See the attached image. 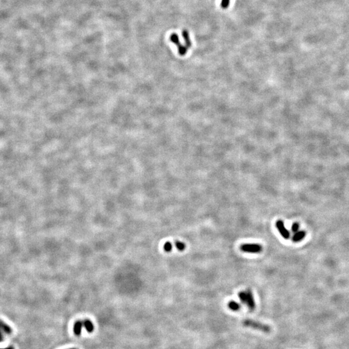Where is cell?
Listing matches in <instances>:
<instances>
[{
    "label": "cell",
    "mask_w": 349,
    "mask_h": 349,
    "mask_svg": "<svg viewBox=\"0 0 349 349\" xmlns=\"http://www.w3.org/2000/svg\"><path fill=\"white\" fill-rule=\"evenodd\" d=\"M240 249L242 251L246 252V253H251V254H258L263 250V247L261 245L259 244H255V243H246V244H243L241 246Z\"/></svg>",
    "instance_id": "3957f363"
},
{
    "label": "cell",
    "mask_w": 349,
    "mask_h": 349,
    "mask_svg": "<svg viewBox=\"0 0 349 349\" xmlns=\"http://www.w3.org/2000/svg\"><path fill=\"white\" fill-rule=\"evenodd\" d=\"M246 293V305L249 308V309L250 310H254L255 308V303L253 296V293H252L251 291L250 290H247Z\"/></svg>",
    "instance_id": "52a82bcc"
},
{
    "label": "cell",
    "mask_w": 349,
    "mask_h": 349,
    "mask_svg": "<svg viewBox=\"0 0 349 349\" xmlns=\"http://www.w3.org/2000/svg\"><path fill=\"white\" fill-rule=\"evenodd\" d=\"M12 333V329L9 325L0 320V342H2L6 335Z\"/></svg>",
    "instance_id": "8992f818"
},
{
    "label": "cell",
    "mask_w": 349,
    "mask_h": 349,
    "mask_svg": "<svg viewBox=\"0 0 349 349\" xmlns=\"http://www.w3.org/2000/svg\"><path fill=\"white\" fill-rule=\"evenodd\" d=\"M306 235V232L305 231H298L295 233L292 237V241L294 242H299L303 239Z\"/></svg>",
    "instance_id": "ba28073f"
},
{
    "label": "cell",
    "mask_w": 349,
    "mask_h": 349,
    "mask_svg": "<svg viewBox=\"0 0 349 349\" xmlns=\"http://www.w3.org/2000/svg\"><path fill=\"white\" fill-rule=\"evenodd\" d=\"M164 249L165 251H167V252L171 251L172 250L171 243L170 242H166L164 245Z\"/></svg>",
    "instance_id": "4fadbf2b"
},
{
    "label": "cell",
    "mask_w": 349,
    "mask_h": 349,
    "mask_svg": "<svg viewBox=\"0 0 349 349\" xmlns=\"http://www.w3.org/2000/svg\"><path fill=\"white\" fill-rule=\"evenodd\" d=\"M229 1H230V0H222L221 4H220L221 7L223 8H228L229 4Z\"/></svg>",
    "instance_id": "9a60e30c"
},
{
    "label": "cell",
    "mask_w": 349,
    "mask_h": 349,
    "mask_svg": "<svg viewBox=\"0 0 349 349\" xmlns=\"http://www.w3.org/2000/svg\"><path fill=\"white\" fill-rule=\"evenodd\" d=\"M175 246L177 248V249L179 251H184L186 248V245L181 241H176Z\"/></svg>",
    "instance_id": "8fae6325"
},
{
    "label": "cell",
    "mask_w": 349,
    "mask_h": 349,
    "mask_svg": "<svg viewBox=\"0 0 349 349\" xmlns=\"http://www.w3.org/2000/svg\"><path fill=\"white\" fill-rule=\"evenodd\" d=\"M238 296L242 303L246 304V292H240L238 293Z\"/></svg>",
    "instance_id": "7c38bea8"
},
{
    "label": "cell",
    "mask_w": 349,
    "mask_h": 349,
    "mask_svg": "<svg viewBox=\"0 0 349 349\" xmlns=\"http://www.w3.org/2000/svg\"><path fill=\"white\" fill-rule=\"evenodd\" d=\"M170 40L172 43H174L177 45L178 54H180L181 56H184V55L187 53V48L185 45H183L181 43L178 35L176 33L171 34L170 36Z\"/></svg>",
    "instance_id": "277c9868"
},
{
    "label": "cell",
    "mask_w": 349,
    "mask_h": 349,
    "mask_svg": "<svg viewBox=\"0 0 349 349\" xmlns=\"http://www.w3.org/2000/svg\"><path fill=\"white\" fill-rule=\"evenodd\" d=\"M182 37L183 39L185 41V43H186V47L189 49L191 47V40L190 38V34L189 33H188V31L186 29H184L182 32Z\"/></svg>",
    "instance_id": "9c48e42d"
},
{
    "label": "cell",
    "mask_w": 349,
    "mask_h": 349,
    "mask_svg": "<svg viewBox=\"0 0 349 349\" xmlns=\"http://www.w3.org/2000/svg\"><path fill=\"white\" fill-rule=\"evenodd\" d=\"M84 327L86 328L88 332H92L94 330V325L93 323L89 319H85L84 321H78L74 324L73 327V331L76 336H80L82 334V329Z\"/></svg>",
    "instance_id": "6da1fadb"
},
{
    "label": "cell",
    "mask_w": 349,
    "mask_h": 349,
    "mask_svg": "<svg viewBox=\"0 0 349 349\" xmlns=\"http://www.w3.org/2000/svg\"><path fill=\"white\" fill-rule=\"evenodd\" d=\"M0 349H14V348L12 347H7L5 348H0Z\"/></svg>",
    "instance_id": "2e32d148"
},
{
    "label": "cell",
    "mask_w": 349,
    "mask_h": 349,
    "mask_svg": "<svg viewBox=\"0 0 349 349\" xmlns=\"http://www.w3.org/2000/svg\"><path fill=\"white\" fill-rule=\"evenodd\" d=\"M71 349H76V348H71Z\"/></svg>",
    "instance_id": "e0dca14e"
},
{
    "label": "cell",
    "mask_w": 349,
    "mask_h": 349,
    "mask_svg": "<svg viewBox=\"0 0 349 349\" xmlns=\"http://www.w3.org/2000/svg\"><path fill=\"white\" fill-rule=\"evenodd\" d=\"M228 306L229 309L233 311H238L241 309L240 305L234 301H229L228 304Z\"/></svg>",
    "instance_id": "30bf717a"
},
{
    "label": "cell",
    "mask_w": 349,
    "mask_h": 349,
    "mask_svg": "<svg viewBox=\"0 0 349 349\" xmlns=\"http://www.w3.org/2000/svg\"><path fill=\"white\" fill-rule=\"evenodd\" d=\"M299 224L297 223H294L292 225L291 230L293 233H295L299 231Z\"/></svg>",
    "instance_id": "5bb4252c"
},
{
    "label": "cell",
    "mask_w": 349,
    "mask_h": 349,
    "mask_svg": "<svg viewBox=\"0 0 349 349\" xmlns=\"http://www.w3.org/2000/svg\"><path fill=\"white\" fill-rule=\"evenodd\" d=\"M275 226H276V228L278 229V231L279 232L280 234H281V236L284 239H288L290 238V233L286 228L285 226H284V222L283 221V220H277L276 223H275Z\"/></svg>",
    "instance_id": "5b68a950"
},
{
    "label": "cell",
    "mask_w": 349,
    "mask_h": 349,
    "mask_svg": "<svg viewBox=\"0 0 349 349\" xmlns=\"http://www.w3.org/2000/svg\"><path fill=\"white\" fill-rule=\"evenodd\" d=\"M243 325L246 327H250L257 330H261L265 333H268L270 332V327L268 325H266L265 324L261 323L258 321H255L251 319H246L244 320L242 322Z\"/></svg>",
    "instance_id": "7a4b0ae2"
}]
</instances>
